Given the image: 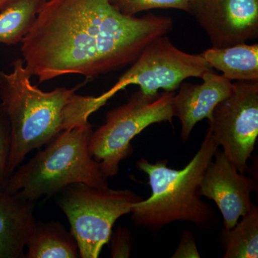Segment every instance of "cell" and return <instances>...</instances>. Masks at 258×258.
Masks as SVG:
<instances>
[{
	"label": "cell",
	"mask_w": 258,
	"mask_h": 258,
	"mask_svg": "<svg viewBox=\"0 0 258 258\" xmlns=\"http://www.w3.org/2000/svg\"><path fill=\"white\" fill-rule=\"evenodd\" d=\"M172 27L169 17L123 15L109 0H47L22 41L24 63L40 83L93 79L132 64Z\"/></svg>",
	"instance_id": "6da1fadb"
},
{
	"label": "cell",
	"mask_w": 258,
	"mask_h": 258,
	"mask_svg": "<svg viewBox=\"0 0 258 258\" xmlns=\"http://www.w3.org/2000/svg\"><path fill=\"white\" fill-rule=\"evenodd\" d=\"M12 66L10 73L0 71V104L12 132L8 179L29 153L64 131L88 123L90 115L102 107L97 97L76 94L79 86L49 92L39 89L32 84V76L22 59L14 60Z\"/></svg>",
	"instance_id": "7a4b0ae2"
},
{
	"label": "cell",
	"mask_w": 258,
	"mask_h": 258,
	"mask_svg": "<svg viewBox=\"0 0 258 258\" xmlns=\"http://www.w3.org/2000/svg\"><path fill=\"white\" fill-rule=\"evenodd\" d=\"M219 144L209 127L203 143L187 165L181 169L167 166V161H137L139 170L149 176L152 195L136 203L131 212L134 225L159 233L174 222H189L202 230L214 228L218 217L215 210L203 200L202 179Z\"/></svg>",
	"instance_id": "3957f363"
},
{
	"label": "cell",
	"mask_w": 258,
	"mask_h": 258,
	"mask_svg": "<svg viewBox=\"0 0 258 258\" xmlns=\"http://www.w3.org/2000/svg\"><path fill=\"white\" fill-rule=\"evenodd\" d=\"M92 132L89 122L62 132L28 163L15 169L5 191L35 203L76 183L109 187L99 164L88 151Z\"/></svg>",
	"instance_id": "277c9868"
},
{
	"label": "cell",
	"mask_w": 258,
	"mask_h": 258,
	"mask_svg": "<svg viewBox=\"0 0 258 258\" xmlns=\"http://www.w3.org/2000/svg\"><path fill=\"white\" fill-rule=\"evenodd\" d=\"M57 195V205L68 217L82 258L98 257L109 242L115 221L144 200L132 190L83 183L69 185Z\"/></svg>",
	"instance_id": "5b68a950"
},
{
	"label": "cell",
	"mask_w": 258,
	"mask_h": 258,
	"mask_svg": "<svg viewBox=\"0 0 258 258\" xmlns=\"http://www.w3.org/2000/svg\"><path fill=\"white\" fill-rule=\"evenodd\" d=\"M174 94L164 91L149 96L139 90L126 103L107 112L104 124L92 132L88 144L90 154L105 177L118 174L120 161L133 152L131 142L144 129L154 123H171Z\"/></svg>",
	"instance_id": "8992f818"
},
{
	"label": "cell",
	"mask_w": 258,
	"mask_h": 258,
	"mask_svg": "<svg viewBox=\"0 0 258 258\" xmlns=\"http://www.w3.org/2000/svg\"><path fill=\"white\" fill-rule=\"evenodd\" d=\"M212 70L201 54L183 52L166 35H162L147 45L114 86L101 96L108 101L128 85H138L149 96H155L159 90L174 92L184 80L201 78Z\"/></svg>",
	"instance_id": "52a82bcc"
},
{
	"label": "cell",
	"mask_w": 258,
	"mask_h": 258,
	"mask_svg": "<svg viewBox=\"0 0 258 258\" xmlns=\"http://www.w3.org/2000/svg\"><path fill=\"white\" fill-rule=\"evenodd\" d=\"M209 121L219 146L244 174L258 136V81L232 83L230 94L215 106Z\"/></svg>",
	"instance_id": "ba28073f"
},
{
	"label": "cell",
	"mask_w": 258,
	"mask_h": 258,
	"mask_svg": "<svg viewBox=\"0 0 258 258\" xmlns=\"http://www.w3.org/2000/svg\"><path fill=\"white\" fill-rule=\"evenodd\" d=\"M188 13L216 48L244 43L258 36V0H190Z\"/></svg>",
	"instance_id": "9c48e42d"
},
{
	"label": "cell",
	"mask_w": 258,
	"mask_h": 258,
	"mask_svg": "<svg viewBox=\"0 0 258 258\" xmlns=\"http://www.w3.org/2000/svg\"><path fill=\"white\" fill-rule=\"evenodd\" d=\"M255 186V180L240 174L218 149L205 171L200 190L203 197L215 202L224 228L230 230L253 206L251 194Z\"/></svg>",
	"instance_id": "30bf717a"
},
{
	"label": "cell",
	"mask_w": 258,
	"mask_h": 258,
	"mask_svg": "<svg viewBox=\"0 0 258 258\" xmlns=\"http://www.w3.org/2000/svg\"><path fill=\"white\" fill-rule=\"evenodd\" d=\"M202 84L182 83L172 101L173 116L181 122V139L189 140L195 125L200 120L211 119L215 106L228 96L232 83L223 76L208 71L201 76Z\"/></svg>",
	"instance_id": "8fae6325"
},
{
	"label": "cell",
	"mask_w": 258,
	"mask_h": 258,
	"mask_svg": "<svg viewBox=\"0 0 258 258\" xmlns=\"http://www.w3.org/2000/svg\"><path fill=\"white\" fill-rule=\"evenodd\" d=\"M32 202L0 188V258H25V248L35 228Z\"/></svg>",
	"instance_id": "7c38bea8"
},
{
	"label": "cell",
	"mask_w": 258,
	"mask_h": 258,
	"mask_svg": "<svg viewBox=\"0 0 258 258\" xmlns=\"http://www.w3.org/2000/svg\"><path fill=\"white\" fill-rule=\"evenodd\" d=\"M201 55L211 69L221 71L230 81H258V44H237L208 49Z\"/></svg>",
	"instance_id": "4fadbf2b"
},
{
	"label": "cell",
	"mask_w": 258,
	"mask_h": 258,
	"mask_svg": "<svg viewBox=\"0 0 258 258\" xmlns=\"http://www.w3.org/2000/svg\"><path fill=\"white\" fill-rule=\"evenodd\" d=\"M26 247L25 258L80 257L74 235L57 222L36 221Z\"/></svg>",
	"instance_id": "5bb4252c"
},
{
	"label": "cell",
	"mask_w": 258,
	"mask_h": 258,
	"mask_svg": "<svg viewBox=\"0 0 258 258\" xmlns=\"http://www.w3.org/2000/svg\"><path fill=\"white\" fill-rule=\"evenodd\" d=\"M47 0H15L0 10V44L23 41Z\"/></svg>",
	"instance_id": "9a60e30c"
},
{
	"label": "cell",
	"mask_w": 258,
	"mask_h": 258,
	"mask_svg": "<svg viewBox=\"0 0 258 258\" xmlns=\"http://www.w3.org/2000/svg\"><path fill=\"white\" fill-rule=\"evenodd\" d=\"M221 244L224 258L258 257V208L253 205L242 220L230 230L223 229Z\"/></svg>",
	"instance_id": "2e32d148"
},
{
	"label": "cell",
	"mask_w": 258,
	"mask_h": 258,
	"mask_svg": "<svg viewBox=\"0 0 258 258\" xmlns=\"http://www.w3.org/2000/svg\"><path fill=\"white\" fill-rule=\"evenodd\" d=\"M123 15L135 16L142 12L154 9H176L189 12L190 0H109Z\"/></svg>",
	"instance_id": "e0dca14e"
},
{
	"label": "cell",
	"mask_w": 258,
	"mask_h": 258,
	"mask_svg": "<svg viewBox=\"0 0 258 258\" xmlns=\"http://www.w3.org/2000/svg\"><path fill=\"white\" fill-rule=\"evenodd\" d=\"M12 147V132L9 118L0 104V188L8 182L7 169Z\"/></svg>",
	"instance_id": "ac0fdd59"
},
{
	"label": "cell",
	"mask_w": 258,
	"mask_h": 258,
	"mask_svg": "<svg viewBox=\"0 0 258 258\" xmlns=\"http://www.w3.org/2000/svg\"><path fill=\"white\" fill-rule=\"evenodd\" d=\"M111 241L112 257H129L133 245V238L127 227L118 226L114 232H112Z\"/></svg>",
	"instance_id": "d6986e66"
},
{
	"label": "cell",
	"mask_w": 258,
	"mask_h": 258,
	"mask_svg": "<svg viewBox=\"0 0 258 258\" xmlns=\"http://www.w3.org/2000/svg\"><path fill=\"white\" fill-rule=\"evenodd\" d=\"M201 257L199 253L198 247L195 242V237L192 232L189 230H185L181 235V240L177 249L173 255L172 258H200Z\"/></svg>",
	"instance_id": "ffe728a7"
},
{
	"label": "cell",
	"mask_w": 258,
	"mask_h": 258,
	"mask_svg": "<svg viewBox=\"0 0 258 258\" xmlns=\"http://www.w3.org/2000/svg\"><path fill=\"white\" fill-rule=\"evenodd\" d=\"M15 0H0V10L4 9L5 7L13 3Z\"/></svg>",
	"instance_id": "44dd1931"
}]
</instances>
